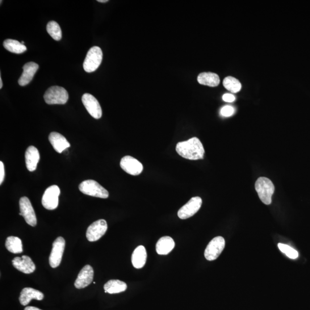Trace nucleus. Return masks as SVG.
Returning <instances> with one entry per match:
<instances>
[{"instance_id":"f257e3e1","label":"nucleus","mask_w":310,"mask_h":310,"mask_svg":"<svg viewBox=\"0 0 310 310\" xmlns=\"http://www.w3.org/2000/svg\"><path fill=\"white\" fill-rule=\"evenodd\" d=\"M176 150L180 156L191 161L202 159L204 154L203 146L197 137L178 142Z\"/></svg>"},{"instance_id":"f03ea898","label":"nucleus","mask_w":310,"mask_h":310,"mask_svg":"<svg viewBox=\"0 0 310 310\" xmlns=\"http://www.w3.org/2000/svg\"><path fill=\"white\" fill-rule=\"evenodd\" d=\"M255 189L256 190L260 199L262 202L269 205L272 203V196L275 191V186L270 179L266 177L259 178L255 183Z\"/></svg>"},{"instance_id":"7ed1b4c3","label":"nucleus","mask_w":310,"mask_h":310,"mask_svg":"<svg viewBox=\"0 0 310 310\" xmlns=\"http://www.w3.org/2000/svg\"><path fill=\"white\" fill-rule=\"evenodd\" d=\"M79 189L82 193L94 197L104 199L109 197V192L106 188L93 180H87L82 182L79 184Z\"/></svg>"},{"instance_id":"20e7f679","label":"nucleus","mask_w":310,"mask_h":310,"mask_svg":"<svg viewBox=\"0 0 310 310\" xmlns=\"http://www.w3.org/2000/svg\"><path fill=\"white\" fill-rule=\"evenodd\" d=\"M44 99L48 105H64L68 102L69 94L64 87L52 86L45 91Z\"/></svg>"},{"instance_id":"39448f33","label":"nucleus","mask_w":310,"mask_h":310,"mask_svg":"<svg viewBox=\"0 0 310 310\" xmlns=\"http://www.w3.org/2000/svg\"><path fill=\"white\" fill-rule=\"evenodd\" d=\"M103 54L101 49L97 46L91 47L88 51L84 63L83 69L87 73L94 72L101 64Z\"/></svg>"},{"instance_id":"423d86ee","label":"nucleus","mask_w":310,"mask_h":310,"mask_svg":"<svg viewBox=\"0 0 310 310\" xmlns=\"http://www.w3.org/2000/svg\"><path fill=\"white\" fill-rule=\"evenodd\" d=\"M225 246V241L223 237L214 238L209 243L204 251V257L209 261H215L223 252Z\"/></svg>"},{"instance_id":"0eeeda50","label":"nucleus","mask_w":310,"mask_h":310,"mask_svg":"<svg viewBox=\"0 0 310 310\" xmlns=\"http://www.w3.org/2000/svg\"><path fill=\"white\" fill-rule=\"evenodd\" d=\"M60 194V188L58 186L53 185L47 188L41 200L43 207L47 210H55L58 206Z\"/></svg>"},{"instance_id":"6e6552de","label":"nucleus","mask_w":310,"mask_h":310,"mask_svg":"<svg viewBox=\"0 0 310 310\" xmlns=\"http://www.w3.org/2000/svg\"><path fill=\"white\" fill-rule=\"evenodd\" d=\"M66 242L64 238L59 237L53 244V249L49 255L50 266L56 268L60 266L65 248Z\"/></svg>"},{"instance_id":"1a4fd4ad","label":"nucleus","mask_w":310,"mask_h":310,"mask_svg":"<svg viewBox=\"0 0 310 310\" xmlns=\"http://www.w3.org/2000/svg\"><path fill=\"white\" fill-rule=\"evenodd\" d=\"M108 230V224L105 220H99L94 222L88 227L86 238L90 242L97 241L100 239Z\"/></svg>"},{"instance_id":"9d476101","label":"nucleus","mask_w":310,"mask_h":310,"mask_svg":"<svg viewBox=\"0 0 310 310\" xmlns=\"http://www.w3.org/2000/svg\"><path fill=\"white\" fill-rule=\"evenodd\" d=\"M19 205L20 210L19 215L24 217L25 221L28 225L33 227L36 226V217L30 200L26 196H23L20 199Z\"/></svg>"},{"instance_id":"9b49d317","label":"nucleus","mask_w":310,"mask_h":310,"mask_svg":"<svg viewBox=\"0 0 310 310\" xmlns=\"http://www.w3.org/2000/svg\"><path fill=\"white\" fill-rule=\"evenodd\" d=\"M202 200L199 196L192 198L178 212L179 219L186 220L193 216L202 206Z\"/></svg>"},{"instance_id":"f8f14e48","label":"nucleus","mask_w":310,"mask_h":310,"mask_svg":"<svg viewBox=\"0 0 310 310\" xmlns=\"http://www.w3.org/2000/svg\"><path fill=\"white\" fill-rule=\"evenodd\" d=\"M82 101L86 110L89 114L95 119H99L102 117V112L101 107L93 95L89 93L83 95Z\"/></svg>"},{"instance_id":"ddd939ff","label":"nucleus","mask_w":310,"mask_h":310,"mask_svg":"<svg viewBox=\"0 0 310 310\" xmlns=\"http://www.w3.org/2000/svg\"><path fill=\"white\" fill-rule=\"evenodd\" d=\"M120 166L127 173L133 176L140 175L143 170V166L141 163L131 156L124 157L121 159Z\"/></svg>"},{"instance_id":"4468645a","label":"nucleus","mask_w":310,"mask_h":310,"mask_svg":"<svg viewBox=\"0 0 310 310\" xmlns=\"http://www.w3.org/2000/svg\"><path fill=\"white\" fill-rule=\"evenodd\" d=\"M93 268L89 265H86L79 272L74 286L77 289L84 288L93 282Z\"/></svg>"},{"instance_id":"2eb2a0df","label":"nucleus","mask_w":310,"mask_h":310,"mask_svg":"<svg viewBox=\"0 0 310 310\" xmlns=\"http://www.w3.org/2000/svg\"><path fill=\"white\" fill-rule=\"evenodd\" d=\"M12 262V265L17 270L24 274H32L36 270L35 264L27 255H23L22 257H16Z\"/></svg>"},{"instance_id":"dca6fc26","label":"nucleus","mask_w":310,"mask_h":310,"mask_svg":"<svg viewBox=\"0 0 310 310\" xmlns=\"http://www.w3.org/2000/svg\"><path fill=\"white\" fill-rule=\"evenodd\" d=\"M39 68V65L33 62H28L25 65L23 68V72L18 81L19 84L24 86L30 83Z\"/></svg>"},{"instance_id":"f3484780","label":"nucleus","mask_w":310,"mask_h":310,"mask_svg":"<svg viewBox=\"0 0 310 310\" xmlns=\"http://www.w3.org/2000/svg\"><path fill=\"white\" fill-rule=\"evenodd\" d=\"M44 299L42 292L30 287L24 288L20 293L19 301L21 304L27 305L32 299L41 300Z\"/></svg>"},{"instance_id":"a211bd4d","label":"nucleus","mask_w":310,"mask_h":310,"mask_svg":"<svg viewBox=\"0 0 310 310\" xmlns=\"http://www.w3.org/2000/svg\"><path fill=\"white\" fill-rule=\"evenodd\" d=\"M48 139L54 149L58 153H61L65 150L70 147V144L66 138L57 132L49 134Z\"/></svg>"},{"instance_id":"6ab92c4d","label":"nucleus","mask_w":310,"mask_h":310,"mask_svg":"<svg viewBox=\"0 0 310 310\" xmlns=\"http://www.w3.org/2000/svg\"><path fill=\"white\" fill-rule=\"evenodd\" d=\"M25 158L28 171L30 172L35 171L40 160L38 150L34 146H29L25 154Z\"/></svg>"},{"instance_id":"aec40b11","label":"nucleus","mask_w":310,"mask_h":310,"mask_svg":"<svg viewBox=\"0 0 310 310\" xmlns=\"http://www.w3.org/2000/svg\"><path fill=\"white\" fill-rule=\"evenodd\" d=\"M147 254L144 246H139L134 250L132 255V263L136 269H140L146 263Z\"/></svg>"},{"instance_id":"412c9836","label":"nucleus","mask_w":310,"mask_h":310,"mask_svg":"<svg viewBox=\"0 0 310 310\" xmlns=\"http://www.w3.org/2000/svg\"><path fill=\"white\" fill-rule=\"evenodd\" d=\"M175 245L173 238L169 236L163 237L157 242V252L160 255L168 254L174 249Z\"/></svg>"},{"instance_id":"4be33fe9","label":"nucleus","mask_w":310,"mask_h":310,"mask_svg":"<svg viewBox=\"0 0 310 310\" xmlns=\"http://www.w3.org/2000/svg\"><path fill=\"white\" fill-rule=\"evenodd\" d=\"M197 80L200 85L210 87H216L219 86L220 83L219 75L211 72L200 73L198 76Z\"/></svg>"},{"instance_id":"5701e85b","label":"nucleus","mask_w":310,"mask_h":310,"mask_svg":"<svg viewBox=\"0 0 310 310\" xmlns=\"http://www.w3.org/2000/svg\"><path fill=\"white\" fill-rule=\"evenodd\" d=\"M127 284L119 280H111L104 285L105 292L110 294H119L127 290Z\"/></svg>"},{"instance_id":"b1692460","label":"nucleus","mask_w":310,"mask_h":310,"mask_svg":"<svg viewBox=\"0 0 310 310\" xmlns=\"http://www.w3.org/2000/svg\"><path fill=\"white\" fill-rule=\"evenodd\" d=\"M6 246L7 250L12 253H21L23 251L22 241L19 237H8L6 240Z\"/></svg>"},{"instance_id":"393cba45","label":"nucleus","mask_w":310,"mask_h":310,"mask_svg":"<svg viewBox=\"0 0 310 310\" xmlns=\"http://www.w3.org/2000/svg\"><path fill=\"white\" fill-rule=\"evenodd\" d=\"M3 45L8 51L15 54H22L27 51L26 46L13 39H6L4 41Z\"/></svg>"},{"instance_id":"a878e982","label":"nucleus","mask_w":310,"mask_h":310,"mask_svg":"<svg viewBox=\"0 0 310 310\" xmlns=\"http://www.w3.org/2000/svg\"><path fill=\"white\" fill-rule=\"evenodd\" d=\"M223 85L225 89L231 91L233 93H237L241 89V84L237 79L231 76L226 77L223 81Z\"/></svg>"},{"instance_id":"bb28decb","label":"nucleus","mask_w":310,"mask_h":310,"mask_svg":"<svg viewBox=\"0 0 310 310\" xmlns=\"http://www.w3.org/2000/svg\"><path fill=\"white\" fill-rule=\"evenodd\" d=\"M47 31L54 40L59 41L62 39L61 28L55 21H51L47 24Z\"/></svg>"},{"instance_id":"cd10ccee","label":"nucleus","mask_w":310,"mask_h":310,"mask_svg":"<svg viewBox=\"0 0 310 310\" xmlns=\"http://www.w3.org/2000/svg\"><path fill=\"white\" fill-rule=\"evenodd\" d=\"M279 248L283 253L286 254L287 257L291 259H295L298 257L299 253L296 250L286 244H279Z\"/></svg>"},{"instance_id":"c85d7f7f","label":"nucleus","mask_w":310,"mask_h":310,"mask_svg":"<svg viewBox=\"0 0 310 310\" xmlns=\"http://www.w3.org/2000/svg\"><path fill=\"white\" fill-rule=\"evenodd\" d=\"M234 108L229 106L223 107L221 110V115L226 117L232 116L234 114Z\"/></svg>"},{"instance_id":"c756f323","label":"nucleus","mask_w":310,"mask_h":310,"mask_svg":"<svg viewBox=\"0 0 310 310\" xmlns=\"http://www.w3.org/2000/svg\"><path fill=\"white\" fill-rule=\"evenodd\" d=\"M223 99L226 102H233L235 100L236 98L232 94L226 93L223 95Z\"/></svg>"},{"instance_id":"7c9ffc66","label":"nucleus","mask_w":310,"mask_h":310,"mask_svg":"<svg viewBox=\"0 0 310 310\" xmlns=\"http://www.w3.org/2000/svg\"><path fill=\"white\" fill-rule=\"evenodd\" d=\"M5 178V170L2 162H0V184H2Z\"/></svg>"},{"instance_id":"2f4dec72","label":"nucleus","mask_w":310,"mask_h":310,"mask_svg":"<svg viewBox=\"0 0 310 310\" xmlns=\"http://www.w3.org/2000/svg\"><path fill=\"white\" fill-rule=\"evenodd\" d=\"M24 310H41L38 308L32 306H29L25 308Z\"/></svg>"},{"instance_id":"473e14b6","label":"nucleus","mask_w":310,"mask_h":310,"mask_svg":"<svg viewBox=\"0 0 310 310\" xmlns=\"http://www.w3.org/2000/svg\"><path fill=\"white\" fill-rule=\"evenodd\" d=\"M3 86V81L2 77H0V89H2Z\"/></svg>"},{"instance_id":"72a5a7b5","label":"nucleus","mask_w":310,"mask_h":310,"mask_svg":"<svg viewBox=\"0 0 310 310\" xmlns=\"http://www.w3.org/2000/svg\"><path fill=\"white\" fill-rule=\"evenodd\" d=\"M99 3H107L108 2V0H98L97 1Z\"/></svg>"},{"instance_id":"f704fd0d","label":"nucleus","mask_w":310,"mask_h":310,"mask_svg":"<svg viewBox=\"0 0 310 310\" xmlns=\"http://www.w3.org/2000/svg\"><path fill=\"white\" fill-rule=\"evenodd\" d=\"M21 43H22L23 44H24V41H22V42H21Z\"/></svg>"}]
</instances>
